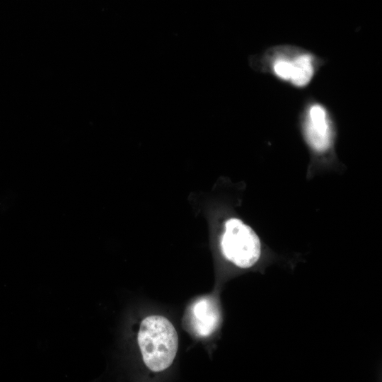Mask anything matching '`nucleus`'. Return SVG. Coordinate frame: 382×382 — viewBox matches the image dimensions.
<instances>
[{"label": "nucleus", "mask_w": 382, "mask_h": 382, "mask_svg": "<svg viewBox=\"0 0 382 382\" xmlns=\"http://www.w3.org/2000/svg\"><path fill=\"white\" fill-rule=\"evenodd\" d=\"M255 68L270 71L278 79L298 88L311 81L318 65L317 58L299 47L279 46L266 51L262 57L253 59Z\"/></svg>", "instance_id": "nucleus-2"}, {"label": "nucleus", "mask_w": 382, "mask_h": 382, "mask_svg": "<svg viewBox=\"0 0 382 382\" xmlns=\"http://www.w3.org/2000/svg\"><path fill=\"white\" fill-rule=\"evenodd\" d=\"M137 340L143 361L150 370L160 372L172 364L178 351V336L166 318H145L141 323Z\"/></svg>", "instance_id": "nucleus-1"}, {"label": "nucleus", "mask_w": 382, "mask_h": 382, "mask_svg": "<svg viewBox=\"0 0 382 382\" xmlns=\"http://www.w3.org/2000/svg\"><path fill=\"white\" fill-rule=\"evenodd\" d=\"M195 324L201 335H207L215 328L219 316L214 306L207 300L196 303L193 308Z\"/></svg>", "instance_id": "nucleus-5"}, {"label": "nucleus", "mask_w": 382, "mask_h": 382, "mask_svg": "<svg viewBox=\"0 0 382 382\" xmlns=\"http://www.w3.org/2000/svg\"><path fill=\"white\" fill-rule=\"evenodd\" d=\"M221 246L225 257L241 268L252 267L261 254L257 235L249 226L236 218L226 221Z\"/></svg>", "instance_id": "nucleus-3"}, {"label": "nucleus", "mask_w": 382, "mask_h": 382, "mask_svg": "<svg viewBox=\"0 0 382 382\" xmlns=\"http://www.w3.org/2000/svg\"><path fill=\"white\" fill-rule=\"evenodd\" d=\"M304 132L307 142L316 151H326L332 142V127L326 109L318 103L311 105L306 112Z\"/></svg>", "instance_id": "nucleus-4"}]
</instances>
